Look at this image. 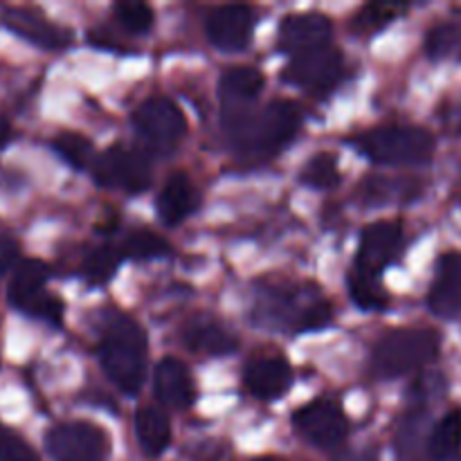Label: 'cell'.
I'll return each mask as SVG.
<instances>
[{"label":"cell","mask_w":461,"mask_h":461,"mask_svg":"<svg viewBox=\"0 0 461 461\" xmlns=\"http://www.w3.org/2000/svg\"><path fill=\"white\" fill-rule=\"evenodd\" d=\"M153 392L156 399L171 410H187L196 401V387L187 365L171 356L158 363L153 374Z\"/></svg>","instance_id":"cell-15"},{"label":"cell","mask_w":461,"mask_h":461,"mask_svg":"<svg viewBox=\"0 0 461 461\" xmlns=\"http://www.w3.org/2000/svg\"><path fill=\"white\" fill-rule=\"evenodd\" d=\"M461 450V410L455 408L437 421L428 439V455L432 461H450Z\"/></svg>","instance_id":"cell-22"},{"label":"cell","mask_w":461,"mask_h":461,"mask_svg":"<svg viewBox=\"0 0 461 461\" xmlns=\"http://www.w3.org/2000/svg\"><path fill=\"white\" fill-rule=\"evenodd\" d=\"M3 25L27 43L41 50H63L72 43V32L30 7H7L3 12Z\"/></svg>","instance_id":"cell-13"},{"label":"cell","mask_w":461,"mask_h":461,"mask_svg":"<svg viewBox=\"0 0 461 461\" xmlns=\"http://www.w3.org/2000/svg\"><path fill=\"white\" fill-rule=\"evenodd\" d=\"M403 243V225L399 221H376L367 225L360 237L354 270L381 279L383 270L396 259Z\"/></svg>","instance_id":"cell-10"},{"label":"cell","mask_w":461,"mask_h":461,"mask_svg":"<svg viewBox=\"0 0 461 461\" xmlns=\"http://www.w3.org/2000/svg\"><path fill=\"white\" fill-rule=\"evenodd\" d=\"M331 34L333 23L324 14H291L279 25L277 45L282 52L297 57V54L329 45L331 43Z\"/></svg>","instance_id":"cell-12"},{"label":"cell","mask_w":461,"mask_h":461,"mask_svg":"<svg viewBox=\"0 0 461 461\" xmlns=\"http://www.w3.org/2000/svg\"><path fill=\"white\" fill-rule=\"evenodd\" d=\"M115 12V21L124 27L131 34H147L156 23V14L147 3H138V0H122L113 7Z\"/></svg>","instance_id":"cell-29"},{"label":"cell","mask_w":461,"mask_h":461,"mask_svg":"<svg viewBox=\"0 0 461 461\" xmlns=\"http://www.w3.org/2000/svg\"><path fill=\"white\" fill-rule=\"evenodd\" d=\"M428 306L437 318H457L461 313V252H446L437 261L435 282L428 293Z\"/></svg>","instance_id":"cell-14"},{"label":"cell","mask_w":461,"mask_h":461,"mask_svg":"<svg viewBox=\"0 0 461 461\" xmlns=\"http://www.w3.org/2000/svg\"><path fill=\"white\" fill-rule=\"evenodd\" d=\"M90 169L97 185L108 189L140 194L151 185V165L147 158L135 149H124L120 144L104 151V156H99Z\"/></svg>","instance_id":"cell-8"},{"label":"cell","mask_w":461,"mask_h":461,"mask_svg":"<svg viewBox=\"0 0 461 461\" xmlns=\"http://www.w3.org/2000/svg\"><path fill=\"white\" fill-rule=\"evenodd\" d=\"M293 369L282 358H257L243 372V385L261 401H275L291 387Z\"/></svg>","instance_id":"cell-17"},{"label":"cell","mask_w":461,"mask_h":461,"mask_svg":"<svg viewBox=\"0 0 461 461\" xmlns=\"http://www.w3.org/2000/svg\"><path fill=\"white\" fill-rule=\"evenodd\" d=\"M122 261H124V257H122L120 248L113 246V243L95 248L84 264V275L90 286H102L108 279H113Z\"/></svg>","instance_id":"cell-25"},{"label":"cell","mask_w":461,"mask_h":461,"mask_svg":"<svg viewBox=\"0 0 461 461\" xmlns=\"http://www.w3.org/2000/svg\"><path fill=\"white\" fill-rule=\"evenodd\" d=\"M63 311H66V306H63L61 297L43 291L41 295H36L34 300L25 306V309H23V313L32 315V318L45 320V322L59 327V324L63 322Z\"/></svg>","instance_id":"cell-31"},{"label":"cell","mask_w":461,"mask_h":461,"mask_svg":"<svg viewBox=\"0 0 461 461\" xmlns=\"http://www.w3.org/2000/svg\"><path fill=\"white\" fill-rule=\"evenodd\" d=\"M18 257H21V246L9 234H0V277L9 273L18 266Z\"/></svg>","instance_id":"cell-33"},{"label":"cell","mask_w":461,"mask_h":461,"mask_svg":"<svg viewBox=\"0 0 461 461\" xmlns=\"http://www.w3.org/2000/svg\"><path fill=\"white\" fill-rule=\"evenodd\" d=\"M255 30V12L248 5H223L207 16V41L223 52L246 50Z\"/></svg>","instance_id":"cell-11"},{"label":"cell","mask_w":461,"mask_h":461,"mask_svg":"<svg viewBox=\"0 0 461 461\" xmlns=\"http://www.w3.org/2000/svg\"><path fill=\"white\" fill-rule=\"evenodd\" d=\"M349 295L354 304L363 311H383L387 309V302H390L387 293L383 291L381 279L369 277L354 268L349 273Z\"/></svg>","instance_id":"cell-24"},{"label":"cell","mask_w":461,"mask_h":461,"mask_svg":"<svg viewBox=\"0 0 461 461\" xmlns=\"http://www.w3.org/2000/svg\"><path fill=\"white\" fill-rule=\"evenodd\" d=\"M135 435H138V444L144 455L160 457L171 441L169 417L160 408L144 405L135 412Z\"/></svg>","instance_id":"cell-21"},{"label":"cell","mask_w":461,"mask_h":461,"mask_svg":"<svg viewBox=\"0 0 461 461\" xmlns=\"http://www.w3.org/2000/svg\"><path fill=\"white\" fill-rule=\"evenodd\" d=\"M264 75L257 68L237 66L225 70L219 84L221 99H223V111L250 106L259 97L261 90H264Z\"/></svg>","instance_id":"cell-19"},{"label":"cell","mask_w":461,"mask_h":461,"mask_svg":"<svg viewBox=\"0 0 461 461\" xmlns=\"http://www.w3.org/2000/svg\"><path fill=\"white\" fill-rule=\"evenodd\" d=\"M336 461H376V450H345Z\"/></svg>","instance_id":"cell-34"},{"label":"cell","mask_w":461,"mask_h":461,"mask_svg":"<svg viewBox=\"0 0 461 461\" xmlns=\"http://www.w3.org/2000/svg\"><path fill=\"white\" fill-rule=\"evenodd\" d=\"M405 5H394V3H369L360 9L354 16L351 25L358 34H376L383 27H387L390 23H394L401 14L405 12Z\"/></svg>","instance_id":"cell-27"},{"label":"cell","mask_w":461,"mask_h":461,"mask_svg":"<svg viewBox=\"0 0 461 461\" xmlns=\"http://www.w3.org/2000/svg\"><path fill=\"white\" fill-rule=\"evenodd\" d=\"M133 126L151 151L169 153L187 133V117L178 104L156 95L135 108Z\"/></svg>","instance_id":"cell-5"},{"label":"cell","mask_w":461,"mask_h":461,"mask_svg":"<svg viewBox=\"0 0 461 461\" xmlns=\"http://www.w3.org/2000/svg\"><path fill=\"white\" fill-rule=\"evenodd\" d=\"M52 149L75 169L84 171L90 169L95 162V149L90 144L88 138L79 133H72V131H63L57 138L52 140Z\"/></svg>","instance_id":"cell-26"},{"label":"cell","mask_w":461,"mask_h":461,"mask_svg":"<svg viewBox=\"0 0 461 461\" xmlns=\"http://www.w3.org/2000/svg\"><path fill=\"white\" fill-rule=\"evenodd\" d=\"M295 430L318 448H336L347 437V419L333 401L318 399L302 405L293 414Z\"/></svg>","instance_id":"cell-9"},{"label":"cell","mask_w":461,"mask_h":461,"mask_svg":"<svg viewBox=\"0 0 461 461\" xmlns=\"http://www.w3.org/2000/svg\"><path fill=\"white\" fill-rule=\"evenodd\" d=\"M459 32L453 23H441L435 25L426 36V52L430 54V59H444L448 57L455 50L459 41Z\"/></svg>","instance_id":"cell-32"},{"label":"cell","mask_w":461,"mask_h":461,"mask_svg":"<svg viewBox=\"0 0 461 461\" xmlns=\"http://www.w3.org/2000/svg\"><path fill=\"white\" fill-rule=\"evenodd\" d=\"M45 448L54 461H106L111 439L95 423H59L45 435Z\"/></svg>","instance_id":"cell-6"},{"label":"cell","mask_w":461,"mask_h":461,"mask_svg":"<svg viewBox=\"0 0 461 461\" xmlns=\"http://www.w3.org/2000/svg\"><path fill=\"white\" fill-rule=\"evenodd\" d=\"M12 140V124L5 115H0V151L7 147V142Z\"/></svg>","instance_id":"cell-35"},{"label":"cell","mask_w":461,"mask_h":461,"mask_svg":"<svg viewBox=\"0 0 461 461\" xmlns=\"http://www.w3.org/2000/svg\"><path fill=\"white\" fill-rule=\"evenodd\" d=\"M223 126L230 142L246 158H270L286 149L302 126V111L295 102L275 99L259 113L248 108L223 111Z\"/></svg>","instance_id":"cell-1"},{"label":"cell","mask_w":461,"mask_h":461,"mask_svg":"<svg viewBox=\"0 0 461 461\" xmlns=\"http://www.w3.org/2000/svg\"><path fill=\"white\" fill-rule=\"evenodd\" d=\"M345 75V61L340 50L324 45L311 52L297 54L282 70V79L286 84L300 86L313 95H327L340 84Z\"/></svg>","instance_id":"cell-7"},{"label":"cell","mask_w":461,"mask_h":461,"mask_svg":"<svg viewBox=\"0 0 461 461\" xmlns=\"http://www.w3.org/2000/svg\"><path fill=\"white\" fill-rule=\"evenodd\" d=\"M0 461H41V457L18 432L0 423Z\"/></svg>","instance_id":"cell-30"},{"label":"cell","mask_w":461,"mask_h":461,"mask_svg":"<svg viewBox=\"0 0 461 461\" xmlns=\"http://www.w3.org/2000/svg\"><path fill=\"white\" fill-rule=\"evenodd\" d=\"M441 336L435 329H394L376 342L372 372L378 378H399L437 358Z\"/></svg>","instance_id":"cell-3"},{"label":"cell","mask_w":461,"mask_h":461,"mask_svg":"<svg viewBox=\"0 0 461 461\" xmlns=\"http://www.w3.org/2000/svg\"><path fill=\"white\" fill-rule=\"evenodd\" d=\"M198 203H201L198 201V192L192 180H189V176L183 174V171H176L162 185L160 196H158L156 203L158 216L162 219V223L178 225L192 212L198 210Z\"/></svg>","instance_id":"cell-18"},{"label":"cell","mask_w":461,"mask_h":461,"mask_svg":"<svg viewBox=\"0 0 461 461\" xmlns=\"http://www.w3.org/2000/svg\"><path fill=\"white\" fill-rule=\"evenodd\" d=\"M52 270L41 259H23L14 268L12 284H9V304L23 311L36 295L45 291V282L50 279Z\"/></svg>","instance_id":"cell-20"},{"label":"cell","mask_w":461,"mask_h":461,"mask_svg":"<svg viewBox=\"0 0 461 461\" xmlns=\"http://www.w3.org/2000/svg\"><path fill=\"white\" fill-rule=\"evenodd\" d=\"M300 183L313 189H331L340 183V169L331 153H315L300 171Z\"/></svg>","instance_id":"cell-28"},{"label":"cell","mask_w":461,"mask_h":461,"mask_svg":"<svg viewBox=\"0 0 461 461\" xmlns=\"http://www.w3.org/2000/svg\"><path fill=\"white\" fill-rule=\"evenodd\" d=\"M117 248L124 259H158V257L171 255L169 241L147 228L129 232Z\"/></svg>","instance_id":"cell-23"},{"label":"cell","mask_w":461,"mask_h":461,"mask_svg":"<svg viewBox=\"0 0 461 461\" xmlns=\"http://www.w3.org/2000/svg\"><path fill=\"white\" fill-rule=\"evenodd\" d=\"M354 147L376 165H426L435 153V135L421 126H378L356 135Z\"/></svg>","instance_id":"cell-4"},{"label":"cell","mask_w":461,"mask_h":461,"mask_svg":"<svg viewBox=\"0 0 461 461\" xmlns=\"http://www.w3.org/2000/svg\"><path fill=\"white\" fill-rule=\"evenodd\" d=\"M180 338L189 351L205 356H228L239 347L237 336L212 315H196L189 320L183 327Z\"/></svg>","instance_id":"cell-16"},{"label":"cell","mask_w":461,"mask_h":461,"mask_svg":"<svg viewBox=\"0 0 461 461\" xmlns=\"http://www.w3.org/2000/svg\"><path fill=\"white\" fill-rule=\"evenodd\" d=\"M147 333L124 313H113L99 342V363L106 376L124 394L135 396L147 374Z\"/></svg>","instance_id":"cell-2"}]
</instances>
